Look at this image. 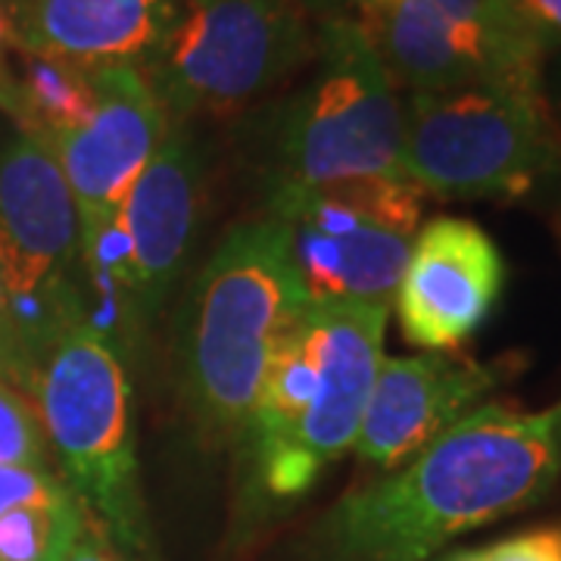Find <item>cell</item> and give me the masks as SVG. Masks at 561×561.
<instances>
[{"instance_id":"cell-23","label":"cell","mask_w":561,"mask_h":561,"mask_svg":"<svg viewBox=\"0 0 561 561\" xmlns=\"http://www.w3.org/2000/svg\"><path fill=\"white\" fill-rule=\"evenodd\" d=\"M0 381L16 387L20 393H25V387H28V368H25V359H22L20 353V341H16V331H13L3 280H0Z\"/></svg>"},{"instance_id":"cell-18","label":"cell","mask_w":561,"mask_h":561,"mask_svg":"<svg viewBox=\"0 0 561 561\" xmlns=\"http://www.w3.org/2000/svg\"><path fill=\"white\" fill-rule=\"evenodd\" d=\"M0 465L50 468V443L35 405L7 381H0Z\"/></svg>"},{"instance_id":"cell-1","label":"cell","mask_w":561,"mask_h":561,"mask_svg":"<svg viewBox=\"0 0 561 561\" xmlns=\"http://www.w3.org/2000/svg\"><path fill=\"white\" fill-rule=\"evenodd\" d=\"M561 478V400L483 402L393 474L346 493L316 530L319 561H431L478 527L542 502Z\"/></svg>"},{"instance_id":"cell-13","label":"cell","mask_w":561,"mask_h":561,"mask_svg":"<svg viewBox=\"0 0 561 561\" xmlns=\"http://www.w3.org/2000/svg\"><path fill=\"white\" fill-rule=\"evenodd\" d=\"M505 260L478 221L437 216L419 228L390 309L405 341L427 353H456L493 316Z\"/></svg>"},{"instance_id":"cell-10","label":"cell","mask_w":561,"mask_h":561,"mask_svg":"<svg viewBox=\"0 0 561 561\" xmlns=\"http://www.w3.org/2000/svg\"><path fill=\"white\" fill-rule=\"evenodd\" d=\"M0 280L28 378L69 324L88 319L81 219L60 162L41 140L0 147Z\"/></svg>"},{"instance_id":"cell-14","label":"cell","mask_w":561,"mask_h":561,"mask_svg":"<svg viewBox=\"0 0 561 561\" xmlns=\"http://www.w3.org/2000/svg\"><path fill=\"white\" fill-rule=\"evenodd\" d=\"M512 375V359L478 362L461 353L383 356L353 449L365 465L397 471L483 405Z\"/></svg>"},{"instance_id":"cell-26","label":"cell","mask_w":561,"mask_h":561,"mask_svg":"<svg viewBox=\"0 0 561 561\" xmlns=\"http://www.w3.org/2000/svg\"><path fill=\"white\" fill-rule=\"evenodd\" d=\"M440 561H481L478 559V549H461V552H449Z\"/></svg>"},{"instance_id":"cell-22","label":"cell","mask_w":561,"mask_h":561,"mask_svg":"<svg viewBox=\"0 0 561 561\" xmlns=\"http://www.w3.org/2000/svg\"><path fill=\"white\" fill-rule=\"evenodd\" d=\"M546 57L561 54V0H512Z\"/></svg>"},{"instance_id":"cell-21","label":"cell","mask_w":561,"mask_h":561,"mask_svg":"<svg viewBox=\"0 0 561 561\" xmlns=\"http://www.w3.org/2000/svg\"><path fill=\"white\" fill-rule=\"evenodd\" d=\"M309 22H356L371 25L393 0H297Z\"/></svg>"},{"instance_id":"cell-15","label":"cell","mask_w":561,"mask_h":561,"mask_svg":"<svg viewBox=\"0 0 561 561\" xmlns=\"http://www.w3.org/2000/svg\"><path fill=\"white\" fill-rule=\"evenodd\" d=\"M13 47L81 69L138 66L160 54L181 16V0H3Z\"/></svg>"},{"instance_id":"cell-8","label":"cell","mask_w":561,"mask_h":561,"mask_svg":"<svg viewBox=\"0 0 561 561\" xmlns=\"http://www.w3.org/2000/svg\"><path fill=\"white\" fill-rule=\"evenodd\" d=\"M421 201L409 179H350L272 187L268 216L284 225L306 300L390 306L419 234Z\"/></svg>"},{"instance_id":"cell-7","label":"cell","mask_w":561,"mask_h":561,"mask_svg":"<svg viewBox=\"0 0 561 561\" xmlns=\"http://www.w3.org/2000/svg\"><path fill=\"white\" fill-rule=\"evenodd\" d=\"M319 69L280 119L272 187L402 175V94L356 22L316 25Z\"/></svg>"},{"instance_id":"cell-9","label":"cell","mask_w":561,"mask_h":561,"mask_svg":"<svg viewBox=\"0 0 561 561\" xmlns=\"http://www.w3.org/2000/svg\"><path fill=\"white\" fill-rule=\"evenodd\" d=\"M316 57V32L297 0L184 3L160 54L144 66L172 125L231 116Z\"/></svg>"},{"instance_id":"cell-3","label":"cell","mask_w":561,"mask_h":561,"mask_svg":"<svg viewBox=\"0 0 561 561\" xmlns=\"http://www.w3.org/2000/svg\"><path fill=\"white\" fill-rule=\"evenodd\" d=\"M302 302L275 216L238 221L213 250L179 334L181 393L206 440H247L268 362Z\"/></svg>"},{"instance_id":"cell-24","label":"cell","mask_w":561,"mask_h":561,"mask_svg":"<svg viewBox=\"0 0 561 561\" xmlns=\"http://www.w3.org/2000/svg\"><path fill=\"white\" fill-rule=\"evenodd\" d=\"M66 561H138V559L125 556L119 546L110 540V534H106L101 524H98V518L88 512L79 540H76V546H72V552L66 556Z\"/></svg>"},{"instance_id":"cell-12","label":"cell","mask_w":561,"mask_h":561,"mask_svg":"<svg viewBox=\"0 0 561 561\" xmlns=\"http://www.w3.org/2000/svg\"><path fill=\"white\" fill-rule=\"evenodd\" d=\"M94 113L81 128L50 144L76 206L81 238L113 228L140 172L160 153L172 119L138 66L91 69Z\"/></svg>"},{"instance_id":"cell-25","label":"cell","mask_w":561,"mask_h":561,"mask_svg":"<svg viewBox=\"0 0 561 561\" xmlns=\"http://www.w3.org/2000/svg\"><path fill=\"white\" fill-rule=\"evenodd\" d=\"M10 54H13V25H10L7 3L0 0V110L7 116L13 110V66H10Z\"/></svg>"},{"instance_id":"cell-20","label":"cell","mask_w":561,"mask_h":561,"mask_svg":"<svg viewBox=\"0 0 561 561\" xmlns=\"http://www.w3.org/2000/svg\"><path fill=\"white\" fill-rule=\"evenodd\" d=\"M481 561H561V527H540L515 534L478 549Z\"/></svg>"},{"instance_id":"cell-5","label":"cell","mask_w":561,"mask_h":561,"mask_svg":"<svg viewBox=\"0 0 561 561\" xmlns=\"http://www.w3.org/2000/svg\"><path fill=\"white\" fill-rule=\"evenodd\" d=\"M402 175L443 201H522L561 175L546 88L483 84L402 98Z\"/></svg>"},{"instance_id":"cell-6","label":"cell","mask_w":561,"mask_h":561,"mask_svg":"<svg viewBox=\"0 0 561 561\" xmlns=\"http://www.w3.org/2000/svg\"><path fill=\"white\" fill-rule=\"evenodd\" d=\"M203 153L194 135L172 125L160 153L140 172L119 219L81 238L88 321L128 350L169 300L203 213Z\"/></svg>"},{"instance_id":"cell-11","label":"cell","mask_w":561,"mask_h":561,"mask_svg":"<svg viewBox=\"0 0 561 561\" xmlns=\"http://www.w3.org/2000/svg\"><path fill=\"white\" fill-rule=\"evenodd\" d=\"M365 32L400 94L546 84V50L512 0H393Z\"/></svg>"},{"instance_id":"cell-17","label":"cell","mask_w":561,"mask_h":561,"mask_svg":"<svg viewBox=\"0 0 561 561\" xmlns=\"http://www.w3.org/2000/svg\"><path fill=\"white\" fill-rule=\"evenodd\" d=\"M84 518L88 508L81 500L0 515V561H66Z\"/></svg>"},{"instance_id":"cell-2","label":"cell","mask_w":561,"mask_h":561,"mask_svg":"<svg viewBox=\"0 0 561 561\" xmlns=\"http://www.w3.org/2000/svg\"><path fill=\"white\" fill-rule=\"evenodd\" d=\"M387 319L390 306L302 302L268 362L243 440L262 493L297 500L356 446Z\"/></svg>"},{"instance_id":"cell-27","label":"cell","mask_w":561,"mask_h":561,"mask_svg":"<svg viewBox=\"0 0 561 561\" xmlns=\"http://www.w3.org/2000/svg\"><path fill=\"white\" fill-rule=\"evenodd\" d=\"M552 94H556L561 103V57L559 62H556V72H552Z\"/></svg>"},{"instance_id":"cell-16","label":"cell","mask_w":561,"mask_h":561,"mask_svg":"<svg viewBox=\"0 0 561 561\" xmlns=\"http://www.w3.org/2000/svg\"><path fill=\"white\" fill-rule=\"evenodd\" d=\"M13 110L10 119L22 135L50 147L54 140L81 128L94 113L91 69L47 54L13 47Z\"/></svg>"},{"instance_id":"cell-19","label":"cell","mask_w":561,"mask_h":561,"mask_svg":"<svg viewBox=\"0 0 561 561\" xmlns=\"http://www.w3.org/2000/svg\"><path fill=\"white\" fill-rule=\"evenodd\" d=\"M79 500L76 490L54 468H13L0 465V515L35 505H60Z\"/></svg>"},{"instance_id":"cell-28","label":"cell","mask_w":561,"mask_h":561,"mask_svg":"<svg viewBox=\"0 0 561 561\" xmlns=\"http://www.w3.org/2000/svg\"><path fill=\"white\" fill-rule=\"evenodd\" d=\"M187 3H197V0H187Z\"/></svg>"},{"instance_id":"cell-4","label":"cell","mask_w":561,"mask_h":561,"mask_svg":"<svg viewBox=\"0 0 561 561\" xmlns=\"http://www.w3.org/2000/svg\"><path fill=\"white\" fill-rule=\"evenodd\" d=\"M25 393L81 505L125 556L150 561L128 353L79 319L44 350Z\"/></svg>"}]
</instances>
